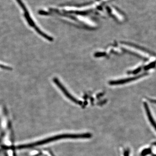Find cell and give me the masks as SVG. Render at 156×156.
<instances>
[{"label":"cell","instance_id":"obj_1","mask_svg":"<svg viewBox=\"0 0 156 156\" xmlns=\"http://www.w3.org/2000/svg\"><path fill=\"white\" fill-rule=\"evenodd\" d=\"M14 138L11 118L3 108L0 112V151L4 152L5 156H16Z\"/></svg>","mask_w":156,"mask_h":156},{"label":"cell","instance_id":"obj_2","mask_svg":"<svg viewBox=\"0 0 156 156\" xmlns=\"http://www.w3.org/2000/svg\"><path fill=\"white\" fill-rule=\"evenodd\" d=\"M90 134H65L62 135H57V136H53L52 137H48L46 139L42 140L36 139L34 140H30L29 142L24 143V147L26 149L30 148L37 147L39 146L43 145L55 141V140H58L62 139V138H84V137H90Z\"/></svg>","mask_w":156,"mask_h":156},{"label":"cell","instance_id":"obj_3","mask_svg":"<svg viewBox=\"0 0 156 156\" xmlns=\"http://www.w3.org/2000/svg\"><path fill=\"white\" fill-rule=\"evenodd\" d=\"M53 81H54L55 84L57 85V87H58L59 89H61V91L63 92L64 95H65L66 96L69 98V99H70L72 101H73L75 103H77L79 105L81 104V102L80 101H79V100L76 99V98H75L72 95H71L69 92H68V91H67V89L65 88L64 86L61 84V83L59 82V81H58V80L57 79V78H54V79H53Z\"/></svg>","mask_w":156,"mask_h":156},{"label":"cell","instance_id":"obj_4","mask_svg":"<svg viewBox=\"0 0 156 156\" xmlns=\"http://www.w3.org/2000/svg\"><path fill=\"white\" fill-rule=\"evenodd\" d=\"M147 73H146L140 75L133 77L127 78V79H123V80H120L111 81L110 82L109 84L111 85H118L126 83H129L131 81L136 80L147 76Z\"/></svg>","mask_w":156,"mask_h":156},{"label":"cell","instance_id":"obj_5","mask_svg":"<svg viewBox=\"0 0 156 156\" xmlns=\"http://www.w3.org/2000/svg\"><path fill=\"white\" fill-rule=\"evenodd\" d=\"M144 109L145 110L146 112L147 115L148 119L151 125L153 127L154 130L156 131V122L155 120L154 119L153 116L152 115L151 112L150 110V109L149 108L147 103L146 102H144Z\"/></svg>","mask_w":156,"mask_h":156},{"label":"cell","instance_id":"obj_6","mask_svg":"<svg viewBox=\"0 0 156 156\" xmlns=\"http://www.w3.org/2000/svg\"><path fill=\"white\" fill-rule=\"evenodd\" d=\"M152 149L151 147L147 148L144 149L141 151L140 153V156H146L148 155L151 154H152Z\"/></svg>","mask_w":156,"mask_h":156},{"label":"cell","instance_id":"obj_7","mask_svg":"<svg viewBox=\"0 0 156 156\" xmlns=\"http://www.w3.org/2000/svg\"><path fill=\"white\" fill-rule=\"evenodd\" d=\"M156 66V61L153 62H151L149 64H148L146 66H145L144 68V69L145 70H148L154 68Z\"/></svg>","mask_w":156,"mask_h":156},{"label":"cell","instance_id":"obj_8","mask_svg":"<svg viewBox=\"0 0 156 156\" xmlns=\"http://www.w3.org/2000/svg\"><path fill=\"white\" fill-rule=\"evenodd\" d=\"M0 67L1 68L3 69L8 70H11L12 69L11 68L2 65L0 64Z\"/></svg>","mask_w":156,"mask_h":156},{"label":"cell","instance_id":"obj_9","mask_svg":"<svg viewBox=\"0 0 156 156\" xmlns=\"http://www.w3.org/2000/svg\"><path fill=\"white\" fill-rule=\"evenodd\" d=\"M141 69L142 68H141V67H140L139 68L135 70H134L132 73H133V74H135L137 73H139L140 71V70H141Z\"/></svg>","mask_w":156,"mask_h":156},{"label":"cell","instance_id":"obj_10","mask_svg":"<svg viewBox=\"0 0 156 156\" xmlns=\"http://www.w3.org/2000/svg\"><path fill=\"white\" fill-rule=\"evenodd\" d=\"M149 101L151 102V103H152L154 104H155L156 105V99H151V98H149Z\"/></svg>","mask_w":156,"mask_h":156},{"label":"cell","instance_id":"obj_11","mask_svg":"<svg viewBox=\"0 0 156 156\" xmlns=\"http://www.w3.org/2000/svg\"><path fill=\"white\" fill-rule=\"evenodd\" d=\"M153 145L155 146H156V142H154L153 143H152Z\"/></svg>","mask_w":156,"mask_h":156},{"label":"cell","instance_id":"obj_12","mask_svg":"<svg viewBox=\"0 0 156 156\" xmlns=\"http://www.w3.org/2000/svg\"><path fill=\"white\" fill-rule=\"evenodd\" d=\"M152 156H156V154H153L152 155Z\"/></svg>","mask_w":156,"mask_h":156},{"label":"cell","instance_id":"obj_13","mask_svg":"<svg viewBox=\"0 0 156 156\" xmlns=\"http://www.w3.org/2000/svg\"></svg>","mask_w":156,"mask_h":156}]
</instances>
